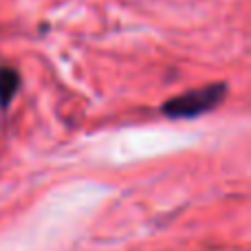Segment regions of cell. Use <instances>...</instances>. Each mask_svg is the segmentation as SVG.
<instances>
[{
  "label": "cell",
  "instance_id": "1",
  "mask_svg": "<svg viewBox=\"0 0 251 251\" xmlns=\"http://www.w3.org/2000/svg\"><path fill=\"white\" fill-rule=\"evenodd\" d=\"M227 93V84H209V86L187 91L178 97H172L161 106V113L170 119H192L203 113H209L223 101Z\"/></svg>",
  "mask_w": 251,
  "mask_h": 251
},
{
  "label": "cell",
  "instance_id": "2",
  "mask_svg": "<svg viewBox=\"0 0 251 251\" xmlns=\"http://www.w3.org/2000/svg\"><path fill=\"white\" fill-rule=\"evenodd\" d=\"M18 86H20L18 71L11 69V66H0V108H7L11 104Z\"/></svg>",
  "mask_w": 251,
  "mask_h": 251
}]
</instances>
